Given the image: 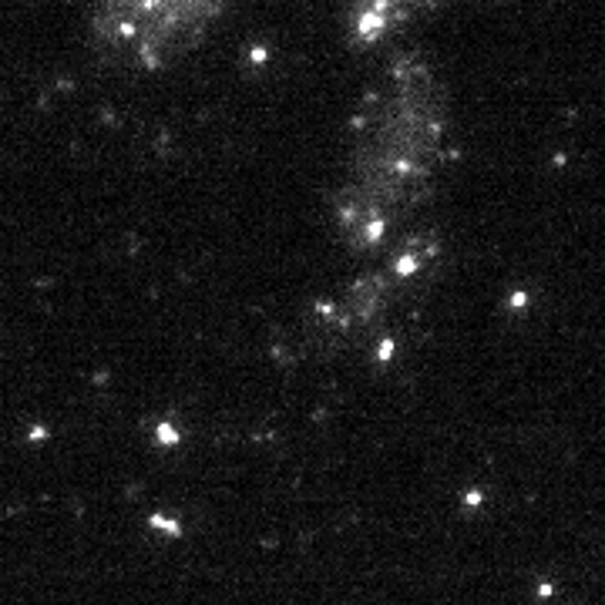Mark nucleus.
<instances>
[{"label":"nucleus","mask_w":605,"mask_h":605,"mask_svg":"<svg viewBox=\"0 0 605 605\" xmlns=\"http://www.w3.org/2000/svg\"><path fill=\"white\" fill-rule=\"evenodd\" d=\"M441 259L437 232L410 229L393 239L383 252L366 259V269L353 276L340 293L313 302L302 320V343L320 346H350L390 320L397 306L410 300Z\"/></svg>","instance_id":"f03ea898"},{"label":"nucleus","mask_w":605,"mask_h":605,"mask_svg":"<svg viewBox=\"0 0 605 605\" xmlns=\"http://www.w3.org/2000/svg\"><path fill=\"white\" fill-rule=\"evenodd\" d=\"M350 37L370 47L383 37H390L400 24H407L427 0H340Z\"/></svg>","instance_id":"20e7f679"},{"label":"nucleus","mask_w":605,"mask_h":605,"mask_svg":"<svg viewBox=\"0 0 605 605\" xmlns=\"http://www.w3.org/2000/svg\"><path fill=\"white\" fill-rule=\"evenodd\" d=\"M447 158V94L421 54H400L363 91L346 124L333 195L336 242L370 259L410 232Z\"/></svg>","instance_id":"f257e3e1"},{"label":"nucleus","mask_w":605,"mask_h":605,"mask_svg":"<svg viewBox=\"0 0 605 605\" xmlns=\"http://www.w3.org/2000/svg\"><path fill=\"white\" fill-rule=\"evenodd\" d=\"M229 0H98V44L131 67L158 71L195 47Z\"/></svg>","instance_id":"7ed1b4c3"}]
</instances>
